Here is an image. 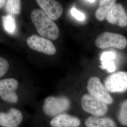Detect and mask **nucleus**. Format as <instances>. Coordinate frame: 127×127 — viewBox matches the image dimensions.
<instances>
[{"label": "nucleus", "mask_w": 127, "mask_h": 127, "mask_svg": "<svg viewBox=\"0 0 127 127\" xmlns=\"http://www.w3.org/2000/svg\"><path fill=\"white\" fill-rule=\"evenodd\" d=\"M31 18L41 36L50 41L58 39L59 36V27L42 10L38 9L33 10Z\"/></svg>", "instance_id": "1"}, {"label": "nucleus", "mask_w": 127, "mask_h": 127, "mask_svg": "<svg viewBox=\"0 0 127 127\" xmlns=\"http://www.w3.org/2000/svg\"><path fill=\"white\" fill-rule=\"evenodd\" d=\"M71 107V101L64 95H50L44 100L42 111L46 115L53 117L64 114Z\"/></svg>", "instance_id": "2"}, {"label": "nucleus", "mask_w": 127, "mask_h": 127, "mask_svg": "<svg viewBox=\"0 0 127 127\" xmlns=\"http://www.w3.org/2000/svg\"><path fill=\"white\" fill-rule=\"evenodd\" d=\"M95 44L101 49L113 47L123 50L127 47V40L122 34L106 32L101 33L96 38Z\"/></svg>", "instance_id": "3"}, {"label": "nucleus", "mask_w": 127, "mask_h": 127, "mask_svg": "<svg viewBox=\"0 0 127 127\" xmlns=\"http://www.w3.org/2000/svg\"><path fill=\"white\" fill-rule=\"evenodd\" d=\"M81 104L84 111L95 117L104 116L108 110L107 104L90 94L82 95Z\"/></svg>", "instance_id": "4"}, {"label": "nucleus", "mask_w": 127, "mask_h": 127, "mask_svg": "<svg viewBox=\"0 0 127 127\" xmlns=\"http://www.w3.org/2000/svg\"><path fill=\"white\" fill-rule=\"evenodd\" d=\"M87 89L89 93L104 102L107 104H112L113 99L100 79L96 76L90 77L87 82Z\"/></svg>", "instance_id": "5"}, {"label": "nucleus", "mask_w": 127, "mask_h": 127, "mask_svg": "<svg viewBox=\"0 0 127 127\" xmlns=\"http://www.w3.org/2000/svg\"><path fill=\"white\" fill-rule=\"evenodd\" d=\"M104 85L111 93H122L127 91V72L118 71L108 76Z\"/></svg>", "instance_id": "6"}, {"label": "nucleus", "mask_w": 127, "mask_h": 127, "mask_svg": "<svg viewBox=\"0 0 127 127\" xmlns=\"http://www.w3.org/2000/svg\"><path fill=\"white\" fill-rule=\"evenodd\" d=\"M18 82L14 78H7L0 80V97L5 102L15 104L18 101L16 91L18 89Z\"/></svg>", "instance_id": "7"}, {"label": "nucleus", "mask_w": 127, "mask_h": 127, "mask_svg": "<svg viewBox=\"0 0 127 127\" xmlns=\"http://www.w3.org/2000/svg\"><path fill=\"white\" fill-rule=\"evenodd\" d=\"M28 47L35 50L48 55H54L57 52V49L51 41L42 37L32 35L27 40Z\"/></svg>", "instance_id": "8"}, {"label": "nucleus", "mask_w": 127, "mask_h": 127, "mask_svg": "<svg viewBox=\"0 0 127 127\" xmlns=\"http://www.w3.org/2000/svg\"><path fill=\"white\" fill-rule=\"evenodd\" d=\"M22 112L12 108L7 112H0V126L3 127H18L23 121Z\"/></svg>", "instance_id": "9"}, {"label": "nucleus", "mask_w": 127, "mask_h": 127, "mask_svg": "<svg viewBox=\"0 0 127 127\" xmlns=\"http://www.w3.org/2000/svg\"><path fill=\"white\" fill-rule=\"evenodd\" d=\"M105 19L109 23L120 27L127 26V13L122 4L115 3Z\"/></svg>", "instance_id": "10"}, {"label": "nucleus", "mask_w": 127, "mask_h": 127, "mask_svg": "<svg viewBox=\"0 0 127 127\" xmlns=\"http://www.w3.org/2000/svg\"><path fill=\"white\" fill-rule=\"evenodd\" d=\"M38 4L45 13L52 20H57L63 13L60 3L55 0H36Z\"/></svg>", "instance_id": "11"}, {"label": "nucleus", "mask_w": 127, "mask_h": 127, "mask_svg": "<svg viewBox=\"0 0 127 127\" xmlns=\"http://www.w3.org/2000/svg\"><path fill=\"white\" fill-rule=\"evenodd\" d=\"M50 125L51 127H79L81 121L75 116L64 113L52 118Z\"/></svg>", "instance_id": "12"}, {"label": "nucleus", "mask_w": 127, "mask_h": 127, "mask_svg": "<svg viewBox=\"0 0 127 127\" xmlns=\"http://www.w3.org/2000/svg\"><path fill=\"white\" fill-rule=\"evenodd\" d=\"M87 127H117L114 120L108 117L90 116L85 122Z\"/></svg>", "instance_id": "13"}, {"label": "nucleus", "mask_w": 127, "mask_h": 127, "mask_svg": "<svg viewBox=\"0 0 127 127\" xmlns=\"http://www.w3.org/2000/svg\"><path fill=\"white\" fill-rule=\"evenodd\" d=\"M116 0H99V6L95 12L96 19L99 21L104 20L111 9L115 4Z\"/></svg>", "instance_id": "14"}, {"label": "nucleus", "mask_w": 127, "mask_h": 127, "mask_svg": "<svg viewBox=\"0 0 127 127\" xmlns=\"http://www.w3.org/2000/svg\"><path fill=\"white\" fill-rule=\"evenodd\" d=\"M116 54L112 51L103 52L100 56L101 61V68L105 69L110 73L114 72L116 70V65L114 61Z\"/></svg>", "instance_id": "15"}, {"label": "nucleus", "mask_w": 127, "mask_h": 127, "mask_svg": "<svg viewBox=\"0 0 127 127\" xmlns=\"http://www.w3.org/2000/svg\"><path fill=\"white\" fill-rule=\"evenodd\" d=\"M2 21L5 31L10 34L13 33L16 30V23L12 15L8 14L2 16Z\"/></svg>", "instance_id": "16"}, {"label": "nucleus", "mask_w": 127, "mask_h": 127, "mask_svg": "<svg viewBox=\"0 0 127 127\" xmlns=\"http://www.w3.org/2000/svg\"><path fill=\"white\" fill-rule=\"evenodd\" d=\"M6 9L9 14L18 15L21 11L20 0H7Z\"/></svg>", "instance_id": "17"}, {"label": "nucleus", "mask_w": 127, "mask_h": 127, "mask_svg": "<svg viewBox=\"0 0 127 127\" xmlns=\"http://www.w3.org/2000/svg\"><path fill=\"white\" fill-rule=\"evenodd\" d=\"M118 120L122 125L127 126V99L123 101L121 104Z\"/></svg>", "instance_id": "18"}, {"label": "nucleus", "mask_w": 127, "mask_h": 127, "mask_svg": "<svg viewBox=\"0 0 127 127\" xmlns=\"http://www.w3.org/2000/svg\"><path fill=\"white\" fill-rule=\"evenodd\" d=\"M9 64L8 61L4 58L0 57V77L3 76L8 71Z\"/></svg>", "instance_id": "19"}, {"label": "nucleus", "mask_w": 127, "mask_h": 127, "mask_svg": "<svg viewBox=\"0 0 127 127\" xmlns=\"http://www.w3.org/2000/svg\"><path fill=\"white\" fill-rule=\"evenodd\" d=\"M71 14L72 16L79 21H83L85 19V15L74 7H73L71 9Z\"/></svg>", "instance_id": "20"}, {"label": "nucleus", "mask_w": 127, "mask_h": 127, "mask_svg": "<svg viewBox=\"0 0 127 127\" xmlns=\"http://www.w3.org/2000/svg\"><path fill=\"white\" fill-rule=\"evenodd\" d=\"M6 1V0H0V9L2 8Z\"/></svg>", "instance_id": "21"}, {"label": "nucleus", "mask_w": 127, "mask_h": 127, "mask_svg": "<svg viewBox=\"0 0 127 127\" xmlns=\"http://www.w3.org/2000/svg\"><path fill=\"white\" fill-rule=\"evenodd\" d=\"M88 0L89 2H94L95 1V0Z\"/></svg>", "instance_id": "22"}]
</instances>
